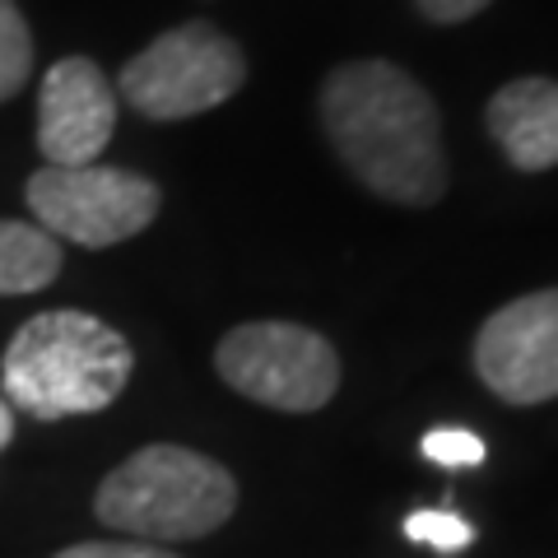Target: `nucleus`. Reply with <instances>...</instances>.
I'll list each match as a JSON object with an SVG mask.
<instances>
[{"instance_id": "f257e3e1", "label": "nucleus", "mask_w": 558, "mask_h": 558, "mask_svg": "<svg viewBox=\"0 0 558 558\" xmlns=\"http://www.w3.org/2000/svg\"><path fill=\"white\" fill-rule=\"evenodd\" d=\"M322 126L340 163L396 205L447 196L442 121L424 84L391 61H349L322 84Z\"/></svg>"}, {"instance_id": "f03ea898", "label": "nucleus", "mask_w": 558, "mask_h": 558, "mask_svg": "<svg viewBox=\"0 0 558 558\" xmlns=\"http://www.w3.org/2000/svg\"><path fill=\"white\" fill-rule=\"evenodd\" d=\"M135 354L121 330L75 307L28 317L0 359L5 405L33 418L98 414L126 391Z\"/></svg>"}, {"instance_id": "7ed1b4c3", "label": "nucleus", "mask_w": 558, "mask_h": 558, "mask_svg": "<svg viewBox=\"0 0 558 558\" xmlns=\"http://www.w3.org/2000/svg\"><path fill=\"white\" fill-rule=\"evenodd\" d=\"M238 508V484L219 461L178 442L140 447L94 494V517L145 545H178L219 531Z\"/></svg>"}, {"instance_id": "20e7f679", "label": "nucleus", "mask_w": 558, "mask_h": 558, "mask_svg": "<svg viewBox=\"0 0 558 558\" xmlns=\"http://www.w3.org/2000/svg\"><path fill=\"white\" fill-rule=\"evenodd\" d=\"M247 80L242 47L215 24H182L121 70V98L149 121H186L229 102Z\"/></svg>"}, {"instance_id": "39448f33", "label": "nucleus", "mask_w": 558, "mask_h": 558, "mask_svg": "<svg viewBox=\"0 0 558 558\" xmlns=\"http://www.w3.org/2000/svg\"><path fill=\"white\" fill-rule=\"evenodd\" d=\"M215 368L238 396L284 414H312L340 391L336 344L293 322L233 326L215 349Z\"/></svg>"}, {"instance_id": "423d86ee", "label": "nucleus", "mask_w": 558, "mask_h": 558, "mask_svg": "<svg viewBox=\"0 0 558 558\" xmlns=\"http://www.w3.org/2000/svg\"><path fill=\"white\" fill-rule=\"evenodd\" d=\"M159 186L131 168H43L28 178V209L38 215L51 238L80 242V247H117L145 233L159 219Z\"/></svg>"}, {"instance_id": "0eeeda50", "label": "nucleus", "mask_w": 558, "mask_h": 558, "mask_svg": "<svg viewBox=\"0 0 558 558\" xmlns=\"http://www.w3.org/2000/svg\"><path fill=\"white\" fill-rule=\"evenodd\" d=\"M475 373L508 405H545L558 396V289L521 293L480 326Z\"/></svg>"}, {"instance_id": "6e6552de", "label": "nucleus", "mask_w": 558, "mask_h": 558, "mask_svg": "<svg viewBox=\"0 0 558 558\" xmlns=\"http://www.w3.org/2000/svg\"><path fill=\"white\" fill-rule=\"evenodd\" d=\"M117 131V89L89 57H65L47 70L38 94V149L51 168L98 163Z\"/></svg>"}, {"instance_id": "1a4fd4ad", "label": "nucleus", "mask_w": 558, "mask_h": 558, "mask_svg": "<svg viewBox=\"0 0 558 558\" xmlns=\"http://www.w3.org/2000/svg\"><path fill=\"white\" fill-rule=\"evenodd\" d=\"M488 135L521 172L558 168V80L526 75L488 98Z\"/></svg>"}, {"instance_id": "9d476101", "label": "nucleus", "mask_w": 558, "mask_h": 558, "mask_svg": "<svg viewBox=\"0 0 558 558\" xmlns=\"http://www.w3.org/2000/svg\"><path fill=\"white\" fill-rule=\"evenodd\" d=\"M61 275V242L38 223L0 219V293H38Z\"/></svg>"}, {"instance_id": "9b49d317", "label": "nucleus", "mask_w": 558, "mask_h": 558, "mask_svg": "<svg viewBox=\"0 0 558 558\" xmlns=\"http://www.w3.org/2000/svg\"><path fill=\"white\" fill-rule=\"evenodd\" d=\"M33 70V33L14 0H0V102L24 89Z\"/></svg>"}, {"instance_id": "f8f14e48", "label": "nucleus", "mask_w": 558, "mask_h": 558, "mask_svg": "<svg viewBox=\"0 0 558 558\" xmlns=\"http://www.w3.org/2000/svg\"><path fill=\"white\" fill-rule=\"evenodd\" d=\"M405 535L414 539V545H433L442 554H457V549H465L470 539H475V526H470L465 517H457V512H410L405 517Z\"/></svg>"}, {"instance_id": "ddd939ff", "label": "nucleus", "mask_w": 558, "mask_h": 558, "mask_svg": "<svg viewBox=\"0 0 558 558\" xmlns=\"http://www.w3.org/2000/svg\"><path fill=\"white\" fill-rule=\"evenodd\" d=\"M424 457L438 461V465H447V470L480 465V461H484V442H480L470 428H428V433H424Z\"/></svg>"}, {"instance_id": "4468645a", "label": "nucleus", "mask_w": 558, "mask_h": 558, "mask_svg": "<svg viewBox=\"0 0 558 558\" xmlns=\"http://www.w3.org/2000/svg\"><path fill=\"white\" fill-rule=\"evenodd\" d=\"M57 558H178L159 545H145V539H89V545H70Z\"/></svg>"}, {"instance_id": "2eb2a0df", "label": "nucleus", "mask_w": 558, "mask_h": 558, "mask_svg": "<svg viewBox=\"0 0 558 558\" xmlns=\"http://www.w3.org/2000/svg\"><path fill=\"white\" fill-rule=\"evenodd\" d=\"M488 5H494V0H418V10H424L433 24H465Z\"/></svg>"}, {"instance_id": "dca6fc26", "label": "nucleus", "mask_w": 558, "mask_h": 558, "mask_svg": "<svg viewBox=\"0 0 558 558\" xmlns=\"http://www.w3.org/2000/svg\"><path fill=\"white\" fill-rule=\"evenodd\" d=\"M14 442V410L5 405V396H0V451Z\"/></svg>"}]
</instances>
